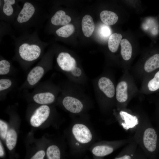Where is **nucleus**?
<instances>
[{
    "mask_svg": "<svg viewBox=\"0 0 159 159\" xmlns=\"http://www.w3.org/2000/svg\"><path fill=\"white\" fill-rule=\"evenodd\" d=\"M138 118L133 138L141 148L148 152H153L156 150L157 145L156 132L150 126L149 122L146 118Z\"/></svg>",
    "mask_w": 159,
    "mask_h": 159,
    "instance_id": "1",
    "label": "nucleus"
},
{
    "mask_svg": "<svg viewBox=\"0 0 159 159\" xmlns=\"http://www.w3.org/2000/svg\"><path fill=\"white\" fill-rule=\"evenodd\" d=\"M18 52L23 60L31 62L36 60L41 55V45L38 42L31 40H25L18 45Z\"/></svg>",
    "mask_w": 159,
    "mask_h": 159,
    "instance_id": "4",
    "label": "nucleus"
},
{
    "mask_svg": "<svg viewBox=\"0 0 159 159\" xmlns=\"http://www.w3.org/2000/svg\"><path fill=\"white\" fill-rule=\"evenodd\" d=\"M11 82L9 79H3L0 80V91H2L9 88L11 85Z\"/></svg>",
    "mask_w": 159,
    "mask_h": 159,
    "instance_id": "29",
    "label": "nucleus"
},
{
    "mask_svg": "<svg viewBox=\"0 0 159 159\" xmlns=\"http://www.w3.org/2000/svg\"><path fill=\"white\" fill-rule=\"evenodd\" d=\"M121 54L123 59L125 60H129L132 56V49L131 44L126 39H123L120 42Z\"/></svg>",
    "mask_w": 159,
    "mask_h": 159,
    "instance_id": "18",
    "label": "nucleus"
},
{
    "mask_svg": "<svg viewBox=\"0 0 159 159\" xmlns=\"http://www.w3.org/2000/svg\"><path fill=\"white\" fill-rule=\"evenodd\" d=\"M101 159L100 158H97V159Z\"/></svg>",
    "mask_w": 159,
    "mask_h": 159,
    "instance_id": "32",
    "label": "nucleus"
},
{
    "mask_svg": "<svg viewBox=\"0 0 159 159\" xmlns=\"http://www.w3.org/2000/svg\"><path fill=\"white\" fill-rule=\"evenodd\" d=\"M33 99L36 103L42 105L51 103L55 99L54 95L50 92H45L37 93L34 95Z\"/></svg>",
    "mask_w": 159,
    "mask_h": 159,
    "instance_id": "16",
    "label": "nucleus"
},
{
    "mask_svg": "<svg viewBox=\"0 0 159 159\" xmlns=\"http://www.w3.org/2000/svg\"><path fill=\"white\" fill-rule=\"evenodd\" d=\"M99 33L102 37L107 38L110 36L111 31L108 26L103 24L100 28Z\"/></svg>",
    "mask_w": 159,
    "mask_h": 159,
    "instance_id": "27",
    "label": "nucleus"
},
{
    "mask_svg": "<svg viewBox=\"0 0 159 159\" xmlns=\"http://www.w3.org/2000/svg\"><path fill=\"white\" fill-rule=\"evenodd\" d=\"M74 31V25L71 24H68L58 29L56 31V33L59 36L67 38L72 34Z\"/></svg>",
    "mask_w": 159,
    "mask_h": 159,
    "instance_id": "20",
    "label": "nucleus"
},
{
    "mask_svg": "<svg viewBox=\"0 0 159 159\" xmlns=\"http://www.w3.org/2000/svg\"><path fill=\"white\" fill-rule=\"evenodd\" d=\"M148 86L149 90L152 91L159 89V71L155 74L154 78L149 81Z\"/></svg>",
    "mask_w": 159,
    "mask_h": 159,
    "instance_id": "24",
    "label": "nucleus"
},
{
    "mask_svg": "<svg viewBox=\"0 0 159 159\" xmlns=\"http://www.w3.org/2000/svg\"><path fill=\"white\" fill-rule=\"evenodd\" d=\"M58 65L63 71L70 73L73 76L79 77L82 74L81 69L77 66L75 59L69 53L61 52L57 58Z\"/></svg>",
    "mask_w": 159,
    "mask_h": 159,
    "instance_id": "5",
    "label": "nucleus"
},
{
    "mask_svg": "<svg viewBox=\"0 0 159 159\" xmlns=\"http://www.w3.org/2000/svg\"><path fill=\"white\" fill-rule=\"evenodd\" d=\"M98 85L99 89L110 98L113 97L115 94V87L112 82L108 78L102 77L99 80Z\"/></svg>",
    "mask_w": 159,
    "mask_h": 159,
    "instance_id": "10",
    "label": "nucleus"
},
{
    "mask_svg": "<svg viewBox=\"0 0 159 159\" xmlns=\"http://www.w3.org/2000/svg\"><path fill=\"white\" fill-rule=\"evenodd\" d=\"M122 38V36L120 34L114 33L110 35L108 41V47L112 52L117 51Z\"/></svg>",
    "mask_w": 159,
    "mask_h": 159,
    "instance_id": "19",
    "label": "nucleus"
},
{
    "mask_svg": "<svg viewBox=\"0 0 159 159\" xmlns=\"http://www.w3.org/2000/svg\"><path fill=\"white\" fill-rule=\"evenodd\" d=\"M70 16L66 14L62 10L57 11L51 19V22L55 26H64L68 24L71 21Z\"/></svg>",
    "mask_w": 159,
    "mask_h": 159,
    "instance_id": "11",
    "label": "nucleus"
},
{
    "mask_svg": "<svg viewBox=\"0 0 159 159\" xmlns=\"http://www.w3.org/2000/svg\"><path fill=\"white\" fill-rule=\"evenodd\" d=\"M127 85L125 81L119 82L116 88V97L117 101L119 103L125 102L128 98L127 93Z\"/></svg>",
    "mask_w": 159,
    "mask_h": 159,
    "instance_id": "14",
    "label": "nucleus"
},
{
    "mask_svg": "<svg viewBox=\"0 0 159 159\" xmlns=\"http://www.w3.org/2000/svg\"><path fill=\"white\" fill-rule=\"evenodd\" d=\"M4 155V151L3 147L2 146L1 141L0 144V157H2Z\"/></svg>",
    "mask_w": 159,
    "mask_h": 159,
    "instance_id": "31",
    "label": "nucleus"
},
{
    "mask_svg": "<svg viewBox=\"0 0 159 159\" xmlns=\"http://www.w3.org/2000/svg\"><path fill=\"white\" fill-rule=\"evenodd\" d=\"M45 155V152L41 150L36 153L30 159H44Z\"/></svg>",
    "mask_w": 159,
    "mask_h": 159,
    "instance_id": "30",
    "label": "nucleus"
},
{
    "mask_svg": "<svg viewBox=\"0 0 159 159\" xmlns=\"http://www.w3.org/2000/svg\"><path fill=\"white\" fill-rule=\"evenodd\" d=\"M82 30L84 35L87 37H90L95 29V25L92 17L89 15H86L82 21Z\"/></svg>",
    "mask_w": 159,
    "mask_h": 159,
    "instance_id": "12",
    "label": "nucleus"
},
{
    "mask_svg": "<svg viewBox=\"0 0 159 159\" xmlns=\"http://www.w3.org/2000/svg\"><path fill=\"white\" fill-rule=\"evenodd\" d=\"M36 11L35 8L31 3L25 2L17 17V22L19 24L27 22L33 17Z\"/></svg>",
    "mask_w": 159,
    "mask_h": 159,
    "instance_id": "8",
    "label": "nucleus"
},
{
    "mask_svg": "<svg viewBox=\"0 0 159 159\" xmlns=\"http://www.w3.org/2000/svg\"><path fill=\"white\" fill-rule=\"evenodd\" d=\"M100 17L102 21L107 26L112 25L115 24L118 20L117 14L110 11L104 10L101 12Z\"/></svg>",
    "mask_w": 159,
    "mask_h": 159,
    "instance_id": "15",
    "label": "nucleus"
},
{
    "mask_svg": "<svg viewBox=\"0 0 159 159\" xmlns=\"http://www.w3.org/2000/svg\"><path fill=\"white\" fill-rule=\"evenodd\" d=\"M50 112L49 107L45 105L41 106L35 111L30 119L31 125L34 127L40 126L48 118Z\"/></svg>",
    "mask_w": 159,
    "mask_h": 159,
    "instance_id": "6",
    "label": "nucleus"
},
{
    "mask_svg": "<svg viewBox=\"0 0 159 159\" xmlns=\"http://www.w3.org/2000/svg\"><path fill=\"white\" fill-rule=\"evenodd\" d=\"M121 155L116 157L114 159H132L133 153L132 150L127 148H124Z\"/></svg>",
    "mask_w": 159,
    "mask_h": 159,
    "instance_id": "26",
    "label": "nucleus"
},
{
    "mask_svg": "<svg viewBox=\"0 0 159 159\" xmlns=\"http://www.w3.org/2000/svg\"><path fill=\"white\" fill-rule=\"evenodd\" d=\"M15 0H4L2 10L4 14L7 16H10L14 12V8L12 5L15 4Z\"/></svg>",
    "mask_w": 159,
    "mask_h": 159,
    "instance_id": "23",
    "label": "nucleus"
},
{
    "mask_svg": "<svg viewBox=\"0 0 159 159\" xmlns=\"http://www.w3.org/2000/svg\"><path fill=\"white\" fill-rule=\"evenodd\" d=\"M48 159H61V152L59 147L55 145L50 146L46 152Z\"/></svg>",
    "mask_w": 159,
    "mask_h": 159,
    "instance_id": "22",
    "label": "nucleus"
},
{
    "mask_svg": "<svg viewBox=\"0 0 159 159\" xmlns=\"http://www.w3.org/2000/svg\"><path fill=\"white\" fill-rule=\"evenodd\" d=\"M119 114L122 121L119 123L124 129L128 130L135 128L136 129L138 122V118L137 116L123 110L121 111Z\"/></svg>",
    "mask_w": 159,
    "mask_h": 159,
    "instance_id": "9",
    "label": "nucleus"
},
{
    "mask_svg": "<svg viewBox=\"0 0 159 159\" xmlns=\"http://www.w3.org/2000/svg\"><path fill=\"white\" fill-rule=\"evenodd\" d=\"M63 105L68 111L73 114H78L83 110V103L78 99L73 97L67 96L63 100Z\"/></svg>",
    "mask_w": 159,
    "mask_h": 159,
    "instance_id": "7",
    "label": "nucleus"
},
{
    "mask_svg": "<svg viewBox=\"0 0 159 159\" xmlns=\"http://www.w3.org/2000/svg\"><path fill=\"white\" fill-rule=\"evenodd\" d=\"M159 68V54H156L150 57L146 61L144 67L147 72H152Z\"/></svg>",
    "mask_w": 159,
    "mask_h": 159,
    "instance_id": "17",
    "label": "nucleus"
},
{
    "mask_svg": "<svg viewBox=\"0 0 159 159\" xmlns=\"http://www.w3.org/2000/svg\"><path fill=\"white\" fill-rule=\"evenodd\" d=\"M8 125L7 124L2 120H0V135L1 138L5 139L6 137L8 132Z\"/></svg>",
    "mask_w": 159,
    "mask_h": 159,
    "instance_id": "28",
    "label": "nucleus"
},
{
    "mask_svg": "<svg viewBox=\"0 0 159 159\" xmlns=\"http://www.w3.org/2000/svg\"><path fill=\"white\" fill-rule=\"evenodd\" d=\"M71 132L72 154H81L88 149L93 141L94 136L87 125L83 122H76L72 125Z\"/></svg>",
    "mask_w": 159,
    "mask_h": 159,
    "instance_id": "2",
    "label": "nucleus"
},
{
    "mask_svg": "<svg viewBox=\"0 0 159 159\" xmlns=\"http://www.w3.org/2000/svg\"><path fill=\"white\" fill-rule=\"evenodd\" d=\"M17 138V133L14 130L11 129L8 132L6 137V143L9 150H12L15 147L16 143Z\"/></svg>",
    "mask_w": 159,
    "mask_h": 159,
    "instance_id": "21",
    "label": "nucleus"
},
{
    "mask_svg": "<svg viewBox=\"0 0 159 159\" xmlns=\"http://www.w3.org/2000/svg\"><path fill=\"white\" fill-rule=\"evenodd\" d=\"M44 70L43 68L39 66L33 68L29 72L27 76V80L32 85L37 83L43 75Z\"/></svg>",
    "mask_w": 159,
    "mask_h": 159,
    "instance_id": "13",
    "label": "nucleus"
},
{
    "mask_svg": "<svg viewBox=\"0 0 159 159\" xmlns=\"http://www.w3.org/2000/svg\"><path fill=\"white\" fill-rule=\"evenodd\" d=\"M10 64L9 62L5 59L0 61V74L5 75L7 74L10 71Z\"/></svg>",
    "mask_w": 159,
    "mask_h": 159,
    "instance_id": "25",
    "label": "nucleus"
},
{
    "mask_svg": "<svg viewBox=\"0 0 159 159\" xmlns=\"http://www.w3.org/2000/svg\"><path fill=\"white\" fill-rule=\"evenodd\" d=\"M132 137L128 138L112 141H102L92 145L88 150L94 159L100 158L112 153L118 148L125 146L131 140Z\"/></svg>",
    "mask_w": 159,
    "mask_h": 159,
    "instance_id": "3",
    "label": "nucleus"
}]
</instances>
